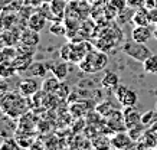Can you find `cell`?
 <instances>
[{"mask_svg":"<svg viewBox=\"0 0 157 150\" xmlns=\"http://www.w3.org/2000/svg\"><path fill=\"white\" fill-rule=\"evenodd\" d=\"M25 95L17 91H7L0 95V110L9 117H19L26 111Z\"/></svg>","mask_w":157,"mask_h":150,"instance_id":"cell-1","label":"cell"},{"mask_svg":"<svg viewBox=\"0 0 157 150\" xmlns=\"http://www.w3.org/2000/svg\"><path fill=\"white\" fill-rule=\"evenodd\" d=\"M108 58L104 52H98V51H91L88 55H85V58L79 62L82 71L85 72H97L101 71L107 67Z\"/></svg>","mask_w":157,"mask_h":150,"instance_id":"cell-2","label":"cell"},{"mask_svg":"<svg viewBox=\"0 0 157 150\" xmlns=\"http://www.w3.org/2000/svg\"><path fill=\"white\" fill-rule=\"evenodd\" d=\"M123 52L125 53V55H128L130 58L136 59V61H138V62H141V63H143L148 56L153 55L151 51L146 46V44H140V42H136V40L124 42Z\"/></svg>","mask_w":157,"mask_h":150,"instance_id":"cell-3","label":"cell"},{"mask_svg":"<svg viewBox=\"0 0 157 150\" xmlns=\"http://www.w3.org/2000/svg\"><path fill=\"white\" fill-rule=\"evenodd\" d=\"M109 143H111V147L118 149V150L134 147V141L127 131H117V133L109 139Z\"/></svg>","mask_w":157,"mask_h":150,"instance_id":"cell-4","label":"cell"},{"mask_svg":"<svg viewBox=\"0 0 157 150\" xmlns=\"http://www.w3.org/2000/svg\"><path fill=\"white\" fill-rule=\"evenodd\" d=\"M123 113H124V124L127 127V130L141 124V114L134 107H124Z\"/></svg>","mask_w":157,"mask_h":150,"instance_id":"cell-5","label":"cell"},{"mask_svg":"<svg viewBox=\"0 0 157 150\" xmlns=\"http://www.w3.org/2000/svg\"><path fill=\"white\" fill-rule=\"evenodd\" d=\"M150 38H153V30L150 29V26H136L131 30V39L136 42L146 44Z\"/></svg>","mask_w":157,"mask_h":150,"instance_id":"cell-6","label":"cell"},{"mask_svg":"<svg viewBox=\"0 0 157 150\" xmlns=\"http://www.w3.org/2000/svg\"><path fill=\"white\" fill-rule=\"evenodd\" d=\"M39 90V84L35 78H26L19 84V91L22 95L29 97V95H35Z\"/></svg>","mask_w":157,"mask_h":150,"instance_id":"cell-7","label":"cell"},{"mask_svg":"<svg viewBox=\"0 0 157 150\" xmlns=\"http://www.w3.org/2000/svg\"><path fill=\"white\" fill-rule=\"evenodd\" d=\"M19 40L22 45H28V46L35 48V46H38L39 42H40V36H39V32L28 28V30H23V32L20 33Z\"/></svg>","mask_w":157,"mask_h":150,"instance_id":"cell-8","label":"cell"},{"mask_svg":"<svg viewBox=\"0 0 157 150\" xmlns=\"http://www.w3.org/2000/svg\"><path fill=\"white\" fill-rule=\"evenodd\" d=\"M136 26H150V17H148V9L146 7H138L136 9L133 15V20H131Z\"/></svg>","mask_w":157,"mask_h":150,"instance_id":"cell-9","label":"cell"},{"mask_svg":"<svg viewBox=\"0 0 157 150\" xmlns=\"http://www.w3.org/2000/svg\"><path fill=\"white\" fill-rule=\"evenodd\" d=\"M46 20L48 19H46L45 16H42L39 12H35L33 15L28 19V28L32 30H36V32H40V30L45 28Z\"/></svg>","mask_w":157,"mask_h":150,"instance_id":"cell-10","label":"cell"},{"mask_svg":"<svg viewBox=\"0 0 157 150\" xmlns=\"http://www.w3.org/2000/svg\"><path fill=\"white\" fill-rule=\"evenodd\" d=\"M25 72L28 74V75H30V77L42 78V77H45V74H46V67L40 62H32Z\"/></svg>","mask_w":157,"mask_h":150,"instance_id":"cell-11","label":"cell"},{"mask_svg":"<svg viewBox=\"0 0 157 150\" xmlns=\"http://www.w3.org/2000/svg\"><path fill=\"white\" fill-rule=\"evenodd\" d=\"M120 85V77L115 72H107L102 78V87L105 88H117Z\"/></svg>","mask_w":157,"mask_h":150,"instance_id":"cell-12","label":"cell"},{"mask_svg":"<svg viewBox=\"0 0 157 150\" xmlns=\"http://www.w3.org/2000/svg\"><path fill=\"white\" fill-rule=\"evenodd\" d=\"M67 0H52L51 2V9H52L53 15L56 16L58 19H62L65 15V10H67V5H65Z\"/></svg>","mask_w":157,"mask_h":150,"instance_id":"cell-13","label":"cell"},{"mask_svg":"<svg viewBox=\"0 0 157 150\" xmlns=\"http://www.w3.org/2000/svg\"><path fill=\"white\" fill-rule=\"evenodd\" d=\"M134 12H136V9L130 7V6H125L124 9H121L118 12V15H117V20H118L120 23H127V22H131V20H133Z\"/></svg>","mask_w":157,"mask_h":150,"instance_id":"cell-14","label":"cell"},{"mask_svg":"<svg viewBox=\"0 0 157 150\" xmlns=\"http://www.w3.org/2000/svg\"><path fill=\"white\" fill-rule=\"evenodd\" d=\"M137 92L134 91V90H127V92L124 94V98L123 101L120 102L123 107H134L136 104H137Z\"/></svg>","mask_w":157,"mask_h":150,"instance_id":"cell-15","label":"cell"},{"mask_svg":"<svg viewBox=\"0 0 157 150\" xmlns=\"http://www.w3.org/2000/svg\"><path fill=\"white\" fill-rule=\"evenodd\" d=\"M53 75L59 79V81H63L68 75V65L65 62H61V63H56L52 69Z\"/></svg>","mask_w":157,"mask_h":150,"instance_id":"cell-16","label":"cell"},{"mask_svg":"<svg viewBox=\"0 0 157 150\" xmlns=\"http://www.w3.org/2000/svg\"><path fill=\"white\" fill-rule=\"evenodd\" d=\"M143 67L147 74H157V55L148 56L143 62Z\"/></svg>","mask_w":157,"mask_h":150,"instance_id":"cell-17","label":"cell"},{"mask_svg":"<svg viewBox=\"0 0 157 150\" xmlns=\"http://www.w3.org/2000/svg\"><path fill=\"white\" fill-rule=\"evenodd\" d=\"M58 87H59V79H58L55 75L48 79H45V83H43L42 88L45 92H56Z\"/></svg>","mask_w":157,"mask_h":150,"instance_id":"cell-18","label":"cell"},{"mask_svg":"<svg viewBox=\"0 0 157 150\" xmlns=\"http://www.w3.org/2000/svg\"><path fill=\"white\" fill-rule=\"evenodd\" d=\"M20 146L16 141V139H3V141L0 143V149L2 150H17Z\"/></svg>","mask_w":157,"mask_h":150,"instance_id":"cell-19","label":"cell"},{"mask_svg":"<svg viewBox=\"0 0 157 150\" xmlns=\"http://www.w3.org/2000/svg\"><path fill=\"white\" fill-rule=\"evenodd\" d=\"M95 110H97V113H98L101 117H107L109 113L113 111V106H111V102L105 101V102H101V104H98Z\"/></svg>","mask_w":157,"mask_h":150,"instance_id":"cell-20","label":"cell"},{"mask_svg":"<svg viewBox=\"0 0 157 150\" xmlns=\"http://www.w3.org/2000/svg\"><path fill=\"white\" fill-rule=\"evenodd\" d=\"M154 118H156V113L154 111H147V113H144V114H141V123L146 127L150 126L153 121H154Z\"/></svg>","mask_w":157,"mask_h":150,"instance_id":"cell-21","label":"cell"},{"mask_svg":"<svg viewBox=\"0 0 157 150\" xmlns=\"http://www.w3.org/2000/svg\"><path fill=\"white\" fill-rule=\"evenodd\" d=\"M51 33H53V35L65 33V26H63V23H61V20H56V23H52V26H51Z\"/></svg>","mask_w":157,"mask_h":150,"instance_id":"cell-22","label":"cell"},{"mask_svg":"<svg viewBox=\"0 0 157 150\" xmlns=\"http://www.w3.org/2000/svg\"><path fill=\"white\" fill-rule=\"evenodd\" d=\"M127 90H128V88L125 87V85H118V87L115 88V97H117V100H118V102H121V101H123L124 94L127 92Z\"/></svg>","mask_w":157,"mask_h":150,"instance_id":"cell-23","label":"cell"},{"mask_svg":"<svg viewBox=\"0 0 157 150\" xmlns=\"http://www.w3.org/2000/svg\"><path fill=\"white\" fill-rule=\"evenodd\" d=\"M125 2H127V6L133 9H138V7H143L146 0H125Z\"/></svg>","mask_w":157,"mask_h":150,"instance_id":"cell-24","label":"cell"},{"mask_svg":"<svg viewBox=\"0 0 157 150\" xmlns=\"http://www.w3.org/2000/svg\"><path fill=\"white\" fill-rule=\"evenodd\" d=\"M109 5H113L115 9H118V12L121 9H124L127 6V2L125 0H109Z\"/></svg>","mask_w":157,"mask_h":150,"instance_id":"cell-25","label":"cell"},{"mask_svg":"<svg viewBox=\"0 0 157 150\" xmlns=\"http://www.w3.org/2000/svg\"><path fill=\"white\" fill-rule=\"evenodd\" d=\"M148 17H150V23L156 26L157 25V7L156 9L148 10Z\"/></svg>","mask_w":157,"mask_h":150,"instance_id":"cell-26","label":"cell"},{"mask_svg":"<svg viewBox=\"0 0 157 150\" xmlns=\"http://www.w3.org/2000/svg\"><path fill=\"white\" fill-rule=\"evenodd\" d=\"M144 7L148 9V10L156 9L157 7V0H146V2H144Z\"/></svg>","mask_w":157,"mask_h":150,"instance_id":"cell-27","label":"cell"},{"mask_svg":"<svg viewBox=\"0 0 157 150\" xmlns=\"http://www.w3.org/2000/svg\"><path fill=\"white\" fill-rule=\"evenodd\" d=\"M25 5L28 6H35V7H38V6H40L43 3V0H23Z\"/></svg>","mask_w":157,"mask_h":150,"instance_id":"cell-28","label":"cell"},{"mask_svg":"<svg viewBox=\"0 0 157 150\" xmlns=\"http://www.w3.org/2000/svg\"><path fill=\"white\" fill-rule=\"evenodd\" d=\"M153 38L157 39V25L154 26V29H153Z\"/></svg>","mask_w":157,"mask_h":150,"instance_id":"cell-29","label":"cell"},{"mask_svg":"<svg viewBox=\"0 0 157 150\" xmlns=\"http://www.w3.org/2000/svg\"><path fill=\"white\" fill-rule=\"evenodd\" d=\"M156 111H157V102H156Z\"/></svg>","mask_w":157,"mask_h":150,"instance_id":"cell-30","label":"cell"},{"mask_svg":"<svg viewBox=\"0 0 157 150\" xmlns=\"http://www.w3.org/2000/svg\"><path fill=\"white\" fill-rule=\"evenodd\" d=\"M0 79H2V75H0Z\"/></svg>","mask_w":157,"mask_h":150,"instance_id":"cell-31","label":"cell"},{"mask_svg":"<svg viewBox=\"0 0 157 150\" xmlns=\"http://www.w3.org/2000/svg\"><path fill=\"white\" fill-rule=\"evenodd\" d=\"M156 149H157V147H156Z\"/></svg>","mask_w":157,"mask_h":150,"instance_id":"cell-32","label":"cell"}]
</instances>
